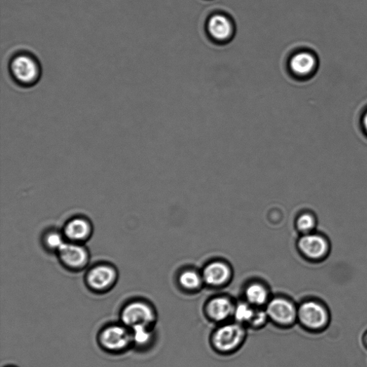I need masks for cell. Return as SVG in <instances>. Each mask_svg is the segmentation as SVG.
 I'll return each instance as SVG.
<instances>
[{
    "instance_id": "8fae6325",
    "label": "cell",
    "mask_w": 367,
    "mask_h": 367,
    "mask_svg": "<svg viewBox=\"0 0 367 367\" xmlns=\"http://www.w3.org/2000/svg\"><path fill=\"white\" fill-rule=\"evenodd\" d=\"M299 247L307 258L314 261L323 259L329 250L327 240L322 236L313 233L305 234L300 240Z\"/></svg>"
},
{
    "instance_id": "44dd1931",
    "label": "cell",
    "mask_w": 367,
    "mask_h": 367,
    "mask_svg": "<svg viewBox=\"0 0 367 367\" xmlns=\"http://www.w3.org/2000/svg\"><path fill=\"white\" fill-rule=\"evenodd\" d=\"M362 124H363V129L365 130L366 133L367 134V111L365 112V114L363 116Z\"/></svg>"
},
{
    "instance_id": "ba28073f",
    "label": "cell",
    "mask_w": 367,
    "mask_h": 367,
    "mask_svg": "<svg viewBox=\"0 0 367 367\" xmlns=\"http://www.w3.org/2000/svg\"><path fill=\"white\" fill-rule=\"evenodd\" d=\"M57 253L63 266L71 271H82L90 262V253L84 244L66 241Z\"/></svg>"
},
{
    "instance_id": "7402d4cb",
    "label": "cell",
    "mask_w": 367,
    "mask_h": 367,
    "mask_svg": "<svg viewBox=\"0 0 367 367\" xmlns=\"http://www.w3.org/2000/svg\"><path fill=\"white\" fill-rule=\"evenodd\" d=\"M365 342H366V344L367 345V334H366V337H365Z\"/></svg>"
},
{
    "instance_id": "2e32d148",
    "label": "cell",
    "mask_w": 367,
    "mask_h": 367,
    "mask_svg": "<svg viewBox=\"0 0 367 367\" xmlns=\"http://www.w3.org/2000/svg\"><path fill=\"white\" fill-rule=\"evenodd\" d=\"M208 30L214 39L225 40L229 38L232 33V25L226 17L217 15L210 20Z\"/></svg>"
},
{
    "instance_id": "4fadbf2b",
    "label": "cell",
    "mask_w": 367,
    "mask_h": 367,
    "mask_svg": "<svg viewBox=\"0 0 367 367\" xmlns=\"http://www.w3.org/2000/svg\"><path fill=\"white\" fill-rule=\"evenodd\" d=\"M269 290L263 284L253 283L245 290V301L257 308H265L271 300Z\"/></svg>"
},
{
    "instance_id": "7c38bea8",
    "label": "cell",
    "mask_w": 367,
    "mask_h": 367,
    "mask_svg": "<svg viewBox=\"0 0 367 367\" xmlns=\"http://www.w3.org/2000/svg\"><path fill=\"white\" fill-rule=\"evenodd\" d=\"M204 283L212 287H221L228 283L231 277L230 268L224 263L214 262L203 271Z\"/></svg>"
},
{
    "instance_id": "30bf717a",
    "label": "cell",
    "mask_w": 367,
    "mask_h": 367,
    "mask_svg": "<svg viewBox=\"0 0 367 367\" xmlns=\"http://www.w3.org/2000/svg\"><path fill=\"white\" fill-rule=\"evenodd\" d=\"M94 228L91 222L85 217H75L66 223L63 233L68 242L84 244L92 236Z\"/></svg>"
},
{
    "instance_id": "603a6c76",
    "label": "cell",
    "mask_w": 367,
    "mask_h": 367,
    "mask_svg": "<svg viewBox=\"0 0 367 367\" xmlns=\"http://www.w3.org/2000/svg\"><path fill=\"white\" fill-rule=\"evenodd\" d=\"M10 367H13V366H10Z\"/></svg>"
},
{
    "instance_id": "8992f818",
    "label": "cell",
    "mask_w": 367,
    "mask_h": 367,
    "mask_svg": "<svg viewBox=\"0 0 367 367\" xmlns=\"http://www.w3.org/2000/svg\"><path fill=\"white\" fill-rule=\"evenodd\" d=\"M118 278L119 273L114 266L100 264L88 271L85 281L91 291L101 295L111 290L117 284Z\"/></svg>"
},
{
    "instance_id": "277c9868",
    "label": "cell",
    "mask_w": 367,
    "mask_h": 367,
    "mask_svg": "<svg viewBox=\"0 0 367 367\" xmlns=\"http://www.w3.org/2000/svg\"><path fill=\"white\" fill-rule=\"evenodd\" d=\"M121 323L132 329L138 326L155 327L157 313L150 302L135 300L127 303L120 312Z\"/></svg>"
},
{
    "instance_id": "7a4b0ae2",
    "label": "cell",
    "mask_w": 367,
    "mask_h": 367,
    "mask_svg": "<svg viewBox=\"0 0 367 367\" xmlns=\"http://www.w3.org/2000/svg\"><path fill=\"white\" fill-rule=\"evenodd\" d=\"M11 75L16 84L31 87L38 84L41 77V66L37 58L27 52L15 55L9 65Z\"/></svg>"
},
{
    "instance_id": "6da1fadb",
    "label": "cell",
    "mask_w": 367,
    "mask_h": 367,
    "mask_svg": "<svg viewBox=\"0 0 367 367\" xmlns=\"http://www.w3.org/2000/svg\"><path fill=\"white\" fill-rule=\"evenodd\" d=\"M247 335V328L233 320L217 325L210 335V344L218 354L231 355L241 349Z\"/></svg>"
},
{
    "instance_id": "52a82bcc",
    "label": "cell",
    "mask_w": 367,
    "mask_h": 367,
    "mask_svg": "<svg viewBox=\"0 0 367 367\" xmlns=\"http://www.w3.org/2000/svg\"><path fill=\"white\" fill-rule=\"evenodd\" d=\"M329 320L327 309L318 302L307 301L298 307V321L309 331H321L328 326Z\"/></svg>"
},
{
    "instance_id": "9a60e30c",
    "label": "cell",
    "mask_w": 367,
    "mask_h": 367,
    "mask_svg": "<svg viewBox=\"0 0 367 367\" xmlns=\"http://www.w3.org/2000/svg\"><path fill=\"white\" fill-rule=\"evenodd\" d=\"M133 347L139 350L149 349L155 339V327L138 326L131 329Z\"/></svg>"
},
{
    "instance_id": "3957f363",
    "label": "cell",
    "mask_w": 367,
    "mask_h": 367,
    "mask_svg": "<svg viewBox=\"0 0 367 367\" xmlns=\"http://www.w3.org/2000/svg\"><path fill=\"white\" fill-rule=\"evenodd\" d=\"M98 343L107 353L123 354L133 347L131 329L122 323L105 326L98 334Z\"/></svg>"
},
{
    "instance_id": "ac0fdd59",
    "label": "cell",
    "mask_w": 367,
    "mask_h": 367,
    "mask_svg": "<svg viewBox=\"0 0 367 367\" xmlns=\"http://www.w3.org/2000/svg\"><path fill=\"white\" fill-rule=\"evenodd\" d=\"M203 281L202 276L193 271L183 272L179 278L180 286L185 290L194 292L198 290Z\"/></svg>"
},
{
    "instance_id": "e0dca14e",
    "label": "cell",
    "mask_w": 367,
    "mask_h": 367,
    "mask_svg": "<svg viewBox=\"0 0 367 367\" xmlns=\"http://www.w3.org/2000/svg\"><path fill=\"white\" fill-rule=\"evenodd\" d=\"M259 309L252 307L245 300L236 302L233 320L249 328Z\"/></svg>"
},
{
    "instance_id": "5bb4252c",
    "label": "cell",
    "mask_w": 367,
    "mask_h": 367,
    "mask_svg": "<svg viewBox=\"0 0 367 367\" xmlns=\"http://www.w3.org/2000/svg\"><path fill=\"white\" fill-rule=\"evenodd\" d=\"M316 57L309 52H302L293 56L290 65L292 70L301 77L308 76L316 67Z\"/></svg>"
},
{
    "instance_id": "d6986e66",
    "label": "cell",
    "mask_w": 367,
    "mask_h": 367,
    "mask_svg": "<svg viewBox=\"0 0 367 367\" xmlns=\"http://www.w3.org/2000/svg\"><path fill=\"white\" fill-rule=\"evenodd\" d=\"M66 241L63 232L56 230L47 231L42 238L43 245L46 250L50 252H58Z\"/></svg>"
},
{
    "instance_id": "5b68a950",
    "label": "cell",
    "mask_w": 367,
    "mask_h": 367,
    "mask_svg": "<svg viewBox=\"0 0 367 367\" xmlns=\"http://www.w3.org/2000/svg\"><path fill=\"white\" fill-rule=\"evenodd\" d=\"M265 310L269 321L281 328H288L298 321V307L285 297L271 298Z\"/></svg>"
},
{
    "instance_id": "9c48e42d",
    "label": "cell",
    "mask_w": 367,
    "mask_h": 367,
    "mask_svg": "<svg viewBox=\"0 0 367 367\" xmlns=\"http://www.w3.org/2000/svg\"><path fill=\"white\" fill-rule=\"evenodd\" d=\"M236 304L228 297H214L205 304L204 314L210 321L222 324L233 321Z\"/></svg>"
},
{
    "instance_id": "ffe728a7",
    "label": "cell",
    "mask_w": 367,
    "mask_h": 367,
    "mask_svg": "<svg viewBox=\"0 0 367 367\" xmlns=\"http://www.w3.org/2000/svg\"><path fill=\"white\" fill-rule=\"evenodd\" d=\"M297 226L299 231L304 235L311 233L316 226V218L309 213L302 214L297 219Z\"/></svg>"
}]
</instances>
